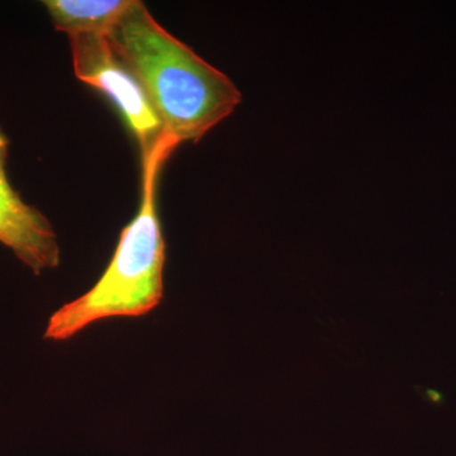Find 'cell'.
Segmentation results:
<instances>
[{
	"mask_svg": "<svg viewBox=\"0 0 456 456\" xmlns=\"http://www.w3.org/2000/svg\"><path fill=\"white\" fill-rule=\"evenodd\" d=\"M107 37L178 145L198 142L241 103L227 75L159 25L140 0H132Z\"/></svg>",
	"mask_w": 456,
	"mask_h": 456,
	"instance_id": "6da1fadb",
	"label": "cell"
},
{
	"mask_svg": "<svg viewBox=\"0 0 456 456\" xmlns=\"http://www.w3.org/2000/svg\"><path fill=\"white\" fill-rule=\"evenodd\" d=\"M178 145L169 142L141 163L142 188L139 211L123 228L112 259L97 283L53 312L44 338L66 341L86 327L116 317H141L164 298L167 246L158 212V179Z\"/></svg>",
	"mask_w": 456,
	"mask_h": 456,
	"instance_id": "7a4b0ae2",
	"label": "cell"
},
{
	"mask_svg": "<svg viewBox=\"0 0 456 456\" xmlns=\"http://www.w3.org/2000/svg\"><path fill=\"white\" fill-rule=\"evenodd\" d=\"M68 37L75 75L112 102L140 147L141 163L165 143H176L167 136L145 89L117 55L107 35L79 33Z\"/></svg>",
	"mask_w": 456,
	"mask_h": 456,
	"instance_id": "3957f363",
	"label": "cell"
},
{
	"mask_svg": "<svg viewBox=\"0 0 456 456\" xmlns=\"http://www.w3.org/2000/svg\"><path fill=\"white\" fill-rule=\"evenodd\" d=\"M9 139L0 126V245L33 274L41 275L61 263V250L49 218L23 200L9 182Z\"/></svg>",
	"mask_w": 456,
	"mask_h": 456,
	"instance_id": "277c9868",
	"label": "cell"
},
{
	"mask_svg": "<svg viewBox=\"0 0 456 456\" xmlns=\"http://www.w3.org/2000/svg\"><path fill=\"white\" fill-rule=\"evenodd\" d=\"M132 0H45L56 31L68 36L79 33L107 35L130 8Z\"/></svg>",
	"mask_w": 456,
	"mask_h": 456,
	"instance_id": "5b68a950",
	"label": "cell"
}]
</instances>
